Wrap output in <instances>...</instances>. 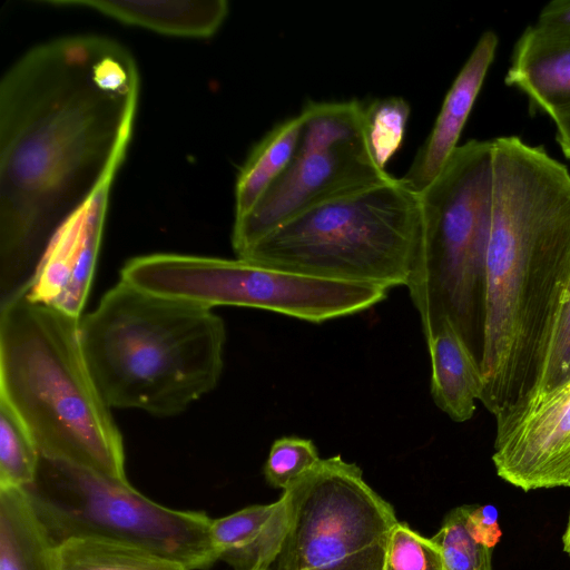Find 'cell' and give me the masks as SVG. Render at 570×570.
<instances>
[{"mask_svg":"<svg viewBox=\"0 0 570 570\" xmlns=\"http://www.w3.org/2000/svg\"><path fill=\"white\" fill-rule=\"evenodd\" d=\"M410 112V105L402 97L375 99L364 106L366 142L382 169H386L403 142Z\"/></svg>","mask_w":570,"mask_h":570,"instance_id":"obj_22","label":"cell"},{"mask_svg":"<svg viewBox=\"0 0 570 570\" xmlns=\"http://www.w3.org/2000/svg\"><path fill=\"white\" fill-rule=\"evenodd\" d=\"M40 2L51 6L83 7L122 23L157 33L202 39L214 36L229 12L226 0H43Z\"/></svg>","mask_w":570,"mask_h":570,"instance_id":"obj_15","label":"cell"},{"mask_svg":"<svg viewBox=\"0 0 570 570\" xmlns=\"http://www.w3.org/2000/svg\"><path fill=\"white\" fill-rule=\"evenodd\" d=\"M38 445L20 416L0 397V489L26 488L37 474Z\"/></svg>","mask_w":570,"mask_h":570,"instance_id":"obj_20","label":"cell"},{"mask_svg":"<svg viewBox=\"0 0 570 570\" xmlns=\"http://www.w3.org/2000/svg\"><path fill=\"white\" fill-rule=\"evenodd\" d=\"M469 510L470 505L451 510L431 538L440 550L444 570H492V549L471 531Z\"/></svg>","mask_w":570,"mask_h":570,"instance_id":"obj_21","label":"cell"},{"mask_svg":"<svg viewBox=\"0 0 570 570\" xmlns=\"http://www.w3.org/2000/svg\"><path fill=\"white\" fill-rule=\"evenodd\" d=\"M289 525L275 570H383L393 507L341 455L283 491Z\"/></svg>","mask_w":570,"mask_h":570,"instance_id":"obj_9","label":"cell"},{"mask_svg":"<svg viewBox=\"0 0 570 570\" xmlns=\"http://www.w3.org/2000/svg\"><path fill=\"white\" fill-rule=\"evenodd\" d=\"M59 570H188L151 551L100 539H70L58 546Z\"/></svg>","mask_w":570,"mask_h":570,"instance_id":"obj_19","label":"cell"},{"mask_svg":"<svg viewBox=\"0 0 570 570\" xmlns=\"http://www.w3.org/2000/svg\"><path fill=\"white\" fill-rule=\"evenodd\" d=\"M535 23L541 27L570 32V0H553L546 4Z\"/></svg>","mask_w":570,"mask_h":570,"instance_id":"obj_27","label":"cell"},{"mask_svg":"<svg viewBox=\"0 0 570 570\" xmlns=\"http://www.w3.org/2000/svg\"><path fill=\"white\" fill-rule=\"evenodd\" d=\"M426 345L433 402L454 422L469 421L483 393V376L476 356L448 320Z\"/></svg>","mask_w":570,"mask_h":570,"instance_id":"obj_16","label":"cell"},{"mask_svg":"<svg viewBox=\"0 0 570 570\" xmlns=\"http://www.w3.org/2000/svg\"><path fill=\"white\" fill-rule=\"evenodd\" d=\"M112 181L99 187L53 233L28 286L29 301L81 318L96 271Z\"/></svg>","mask_w":570,"mask_h":570,"instance_id":"obj_12","label":"cell"},{"mask_svg":"<svg viewBox=\"0 0 570 570\" xmlns=\"http://www.w3.org/2000/svg\"><path fill=\"white\" fill-rule=\"evenodd\" d=\"M563 550L570 556V513L564 534L562 537Z\"/></svg>","mask_w":570,"mask_h":570,"instance_id":"obj_29","label":"cell"},{"mask_svg":"<svg viewBox=\"0 0 570 570\" xmlns=\"http://www.w3.org/2000/svg\"><path fill=\"white\" fill-rule=\"evenodd\" d=\"M557 126V141L562 153L570 159V110L554 120Z\"/></svg>","mask_w":570,"mask_h":570,"instance_id":"obj_28","label":"cell"},{"mask_svg":"<svg viewBox=\"0 0 570 570\" xmlns=\"http://www.w3.org/2000/svg\"><path fill=\"white\" fill-rule=\"evenodd\" d=\"M303 121L301 112L283 120L252 149L235 185V218L250 212L288 167L296 153Z\"/></svg>","mask_w":570,"mask_h":570,"instance_id":"obj_18","label":"cell"},{"mask_svg":"<svg viewBox=\"0 0 570 570\" xmlns=\"http://www.w3.org/2000/svg\"><path fill=\"white\" fill-rule=\"evenodd\" d=\"M276 503V509L263 527L240 546L219 556L218 560L235 570H268L271 564L276 562L289 525L285 495L283 494Z\"/></svg>","mask_w":570,"mask_h":570,"instance_id":"obj_23","label":"cell"},{"mask_svg":"<svg viewBox=\"0 0 570 570\" xmlns=\"http://www.w3.org/2000/svg\"><path fill=\"white\" fill-rule=\"evenodd\" d=\"M421 230L419 193L392 176L299 213L237 257L391 289L406 286Z\"/></svg>","mask_w":570,"mask_h":570,"instance_id":"obj_5","label":"cell"},{"mask_svg":"<svg viewBox=\"0 0 570 570\" xmlns=\"http://www.w3.org/2000/svg\"><path fill=\"white\" fill-rule=\"evenodd\" d=\"M120 279L146 292L208 308L266 309L311 323L367 311L390 289L277 269L243 258L155 253L128 259Z\"/></svg>","mask_w":570,"mask_h":570,"instance_id":"obj_8","label":"cell"},{"mask_svg":"<svg viewBox=\"0 0 570 570\" xmlns=\"http://www.w3.org/2000/svg\"><path fill=\"white\" fill-rule=\"evenodd\" d=\"M139 70L120 42L73 35L30 48L0 82V298L27 292L57 228L129 145Z\"/></svg>","mask_w":570,"mask_h":570,"instance_id":"obj_1","label":"cell"},{"mask_svg":"<svg viewBox=\"0 0 570 570\" xmlns=\"http://www.w3.org/2000/svg\"><path fill=\"white\" fill-rule=\"evenodd\" d=\"M492 461L525 492L570 487V380L497 421Z\"/></svg>","mask_w":570,"mask_h":570,"instance_id":"obj_11","label":"cell"},{"mask_svg":"<svg viewBox=\"0 0 570 570\" xmlns=\"http://www.w3.org/2000/svg\"><path fill=\"white\" fill-rule=\"evenodd\" d=\"M0 570H59L58 546L22 488L0 489Z\"/></svg>","mask_w":570,"mask_h":570,"instance_id":"obj_17","label":"cell"},{"mask_svg":"<svg viewBox=\"0 0 570 570\" xmlns=\"http://www.w3.org/2000/svg\"><path fill=\"white\" fill-rule=\"evenodd\" d=\"M493 199L479 362L499 421L539 381L570 288V173L543 147L492 140Z\"/></svg>","mask_w":570,"mask_h":570,"instance_id":"obj_2","label":"cell"},{"mask_svg":"<svg viewBox=\"0 0 570 570\" xmlns=\"http://www.w3.org/2000/svg\"><path fill=\"white\" fill-rule=\"evenodd\" d=\"M80 318L18 295L0 305V397L40 455L128 481L122 436L90 374Z\"/></svg>","mask_w":570,"mask_h":570,"instance_id":"obj_4","label":"cell"},{"mask_svg":"<svg viewBox=\"0 0 570 570\" xmlns=\"http://www.w3.org/2000/svg\"><path fill=\"white\" fill-rule=\"evenodd\" d=\"M317 448L309 439L282 436L276 439L264 465L266 481L283 491L293 487L318 462Z\"/></svg>","mask_w":570,"mask_h":570,"instance_id":"obj_24","label":"cell"},{"mask_svg":"<svg viewBox=\"0 0 570 570\" xmlns=\"http://www.w3.org/2000/svg\"><path fill=\"white\" fill-rule=\"evenodd\" d=\"M505 83L553 121L570 110V32L528 27L515 43Z\"/></svg>","mask_w":570,"mask_h":570,"instance_id":"obj_14","label":"cell"},{"mask_svg":"<svg viewBox=\"0 0 570 570\" xmlns=\"http://www.w3.org/2000/svg\"><path fill=\"white\" fill-rule=\"evenodd\" d=\"M50 539H100L135 546L206 570L216 561L205 512L160 505L91 469L40 455L33 482L22 488Z\"/></svg>","mask_w":570,"mask_h":570,"instance_id":"obj_7","label":"cell"},{"mask_svg":"<svg viewBox=\"0 0 570 570\" xmlns=\"http://www.w3.org/2000/svg\"><path fill=\"white\" fill-rule=\"evenodd\" d=\"M422 230L406 287L428 342L450 321L479 358L493 199L492 140L459 145L421 193Z\"/></svg>","mask_w":570,"mask_h":570,"instance_id":"obj_6","label":"cell"},{"mask_svg":"<svg viewBox=\"0 0 570 570\" xmlns=\"http://www.w3.org/2000/svg\"><path fill=\"white\" fill-rule=\"evenodd\" d=\"M498 37L485 31L450 87L434 126L401 179L421 193L441 173L459 139L494 59Z\"/></svg>","mask_w":570,"mask_h":570,"instance_id":"obj_13","label":"cell"},{"mask_svg":"<svg viewBox=\"0 0 570 570\" xmlns=\"http://www.w3.org/2000/svg\"><path fill=\"white\" fill-rule=\"evenodd\" d=\"M86 363L107 405L173 416L213 391L226 330L212 308L119 281L81 316Z\"/></svg>","mask_w":570,"mask_h":570,"instance_id":"obj_3","label":"cell"},{"mask_svg":"<svg viewBox=\"0 0 570 570\" xmlns=\"http://www.w3.org/2000/svg\"><path fill=\"white\" fill-rule=\"evenodd\" d=\"M383 570H444L435 543L397 522L391 532Z\"/></svg>","mask_w":570,"mask_h":570,"instance_id":"obj_25","label":"cell"},{"mask_svg":"<svg viewBox=\"0 0 570 570\" xmlns=\"http://www.w3.org/2000/svg\"><path fill=\"white\" fill-rule=\"evenodd\" d=\"M268 570H271V569H268Z\"/></svg>","mask_w":570,"mask_h":570,"instance_id":"obj_30","label":"cell"},{"mask_svg":"<svg viewBox=\"0 0 570 570\" xmlns=\"http://www.w3.org/2000/svg\"><path fill=\"white\" fill-rule=\"evenodd\" d=\"M498 510L494 505H470L468 521L475 538L492 549L500 541L501 530L498 522Z\"/></svg>","mask_w":570,"mask_h":570,"instance_id":"obj_26","label":"cell"},{"mask_svg":"<svg viewBox=\"0 0 570 570\" xmlns=\"http://www.w3.org/2000/svg\"><path fill=\"white\" fill-rule=\"evenodd\" d=\"M301 114L303 128L291 164L250 212L234 219L236 256L299 213L392 177L370 153L360 101H311Z\"/></svg>","mask_w":570,"mask_h":570,"instance_id":"obj_10","label":"cell"}]
</instances>
